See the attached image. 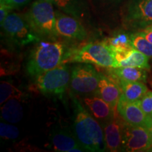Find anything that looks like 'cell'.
<instances>
[{
	"label": "cell",
	"instance_id": "16",
	"mask_svg": "<svg viewBox=\"0 0 152 152\" xmlns=\"http://www.w3.org/2000/svg\"><path fill=\"white\" fill-rule=\"evenodd\" d=\"M115 67H137L149 70V57L133 48L127 52H113Z\"/></svg>",
	"mask_w": 152,
	"mask_h": 152
},
{
	"label": "cell",
	"instance_id": "13",
	"mask_svg": "<svg viewBox=\"0 0 152 152\" xmlns=\"http://www.w3.org/2000/svg\"><path fill=\"white\" fill-rule=\"evenodd\" d=\"M125 121L115 115L111 121L102 126L104 140L107 151L115 152L123 151V136Z\"/></svg>",
	"mask_w": 152,
	"mask_h": 152
},
{
	"label": "cell",
	"instance_id": "20",
	"mask_svg": "<svg viewBox=\"0 0 152 152\" xmlns=\"http://www.w3.org/2000/svg\"><path fill=\"white\" fill-rule=\"evenodd\" d=\"M105 43L111 49L113 52H127L134 48L131 44L130 35L124 33L118 34L107 39Z\"/></svg>",
	"mask_w": 152,
	"mask_h": 152
},
{
	"label": "cell",
	"instance_id": "21",
	"mask_svg": "<svg viewBox=\"0 0 152 152\" xmlns=\"http://www.w3.org/2000/svg\"><path fill=\"white\" fill-rule=\"evenodd\" d=\"M130 38L131 44L134 49L149 58H152V43L144 37L142 31L131 34Z\"/></svg>",
	"mask_w": 152,
	"mask_h": 152
},
{
	"label": "cell",
	"instance_id": "23",
	"mask_svg": "<svg viewBox=\"0 0 152 152\" xmlns=\"http://www.w3.org/2000/svg\"><path fill=\"white\" fill-rule=\"evenodd\" d=\"M0 135L7 140H14L19 135V130L16 126L5 123H0Z\"/></svg>",
	"mask_w": 152,
	"mask_h": 152
},
{
	"label": "cell",
	"instance_id": "15",
	"mask_svg": "<svg viewBox=\"0 0 152 152\" xmlns=\"http://www.w3.org/2000/svg\"><path fill=\"white\" fill-rule=\"evenodd\" d=\"M94 94L103 99L115 109L122 94V90L118 83L112 77L110 78L105 75H101L97 90Z\"/></svg>",
	"mask_w": 152,
	"mask_h": 152
},
{
	"label": "cell",
	"instance_id": "19",
	"mask_svg": "<svg viewBox=\"0 0 152 152\" xmlns=\"http://www.w3.org/2000/svg\"><path fill=\"white\" fill-rule=\"evenodd\" d=\"M23 110L20 102L14 97L8 100L1 107V117L6 121L16 123L21 121Z\"/></svg>",
	"mask_w": 152,
	"mask_h": 152
},
{
	"label": "cell",
	"instance_id": "14",
	"mask_svg": "<svg viewBox=\"0 0 152 152\" xmlns=\"http://www.w3.org/2000/svg\"><path fill=\"white\" fill-rule=\"evenodd\" d=\"M51 144L56 151L73 152L85 151L75 133L66 128L54 130L50 137Z\"/></svg>",
	"mask_w": 152,
	"mask_h": 152
},
{
	"label": "cell",
	"instance_id": "29",
	"mask_svg": "<svg viewBox=\"0 0 152 152\" xmlns=\"http://www.w3.org/2000/svg\"><path fill=\"white\" fill-rule=\"evenodd\" d=\"M149 130H150V132H151V137H152V127L151 128H149Z\"/></svg>",
	"mask_w": 152,
	"mask_h": 152
},
{
	"label": "cell",
	"instance_id": "22",
	"mask_svg": "<svg viewBox=\"0 0 152 152\" xmlns=\"http://www.w3.org/2000/svg\"><path fill=\"white\" fill-rule=\"evenodd\" d=\"M20 92L11 83L2 81L0 85V104H3L9 99L20 96Z\"/></svg>",
	"mask_w": 152,
	"mask_h": 152
},
{
	"label": "cell",
	"instance_id": "3",
	"mask_svg": "<svg viewBox=\"0 0 152 152\" xmlns=\"http://www.w3.org/2000/svg\"><path fill=\"white\" fill-rule=\"evenodd\" d=\"M25 18L40 39H57L56 13L52 3L45 0L35 1L25 15Z\"/></svg>",
	"mask_w": 152,
	"mask_h": 152
},
{
	"label": "cell",
	"instance_id": "31",
	"mask_svg": "<svg viewBox=\"0 0 152 152\" xmlns=\"http://www.w3.org/2000/svg\"><path fill=\"white\" fill-rule=\"evenodd\" d=\"M150 117H151V120H152V114H151V115H150Z\"/></svg>",
	"mask_w": 152,
	"mask_h": 152
},
{
	"label": "cell",
	"instance_id": "10",
	"mask_svg": "<svg viewBox=\"0 0 152 152\" xmlns=\"http://www.w3.org/2000/svg\"><path fill=\"white\" fill-rule=\"evenodd\" d=\"M116 109L120 116L128 124L149 129L152 127L151 117L144 113L140 105L139 101L130 102L121 94Z\"/></svg>",
	"mask_w": 152,
	"mask_h": 152
},
{
	"label": "cell",
	"instance_id": "5",
	"mask_svg": "<svg viewBox=\"0 0 152 152\" xmlns=\"http://www.w3.org/2000/svg\"><path fill=\"white\" fill-rule=\"evenodd\" d=\"M1 27L3 28L4 34L9 41L17 46H25L40 40L25 16L16 13H10Z\"/></svg>",
	"mask_w": 152,
	"mask_h": 152
},
{
	"label": "cell",
	"instance_id": "28",
	"mask_svg": "<svg viewBox=\"0 0 152 152\" xmlns=\"http://www.w3.org/2000/svg\"><path fill=\"white\" fill-rule=\"evenodd\" d=\"M142 33H143L144 37L147 38L150 42L152 43V29L145 28V29L142 30Z\"/></svg>",
	"mask_w": 152,
	"mask_h": 152
},
{
	"label": "cell",
	"instance_id": "4",
	"mask_svg": "<svg viewBox=\"0 0 152 152\" xmlns=\"http://www.w3.org/2000/svg\"><path fill=\"white\" fill-rule=\"evenodd\" d=\"M66 61L94 64L102 67H115L113 51L105 42L87 44L71 53Z\"/></svg>",
	"mask_w": 152,
	"mask_h": 152
},
{
	"label": "cell",
	"instance_id": "26",
	"mask_svg": "<svg viewBox=\"0 0 152 152\" xmlns=\"http://www.w3.org/2000/svg\"><path fill=\"white\" fill-rule=\"evenodd\" d=\"M45 1H49L60 9H67L71 7L73 0H45Z\"/></svg>",
	"mask_w": 152,
	"mask_h": 152
},
{
	"label": "cell",
	"instance_id": "2",
	"mask_svg": "<svg viewBox=\"0 0 152 152\" xmlns=\"http://www.w3.org/2000/svg\"><path fill=\"white\" fill-rule=\"evenodd\" d=\"M71 54L69 48L62 42L56 39H43L37 42L30 52L26 64L27 72L36 77L63 64Z\"/></svg>",
	"mask_w": 152,
	"mask_h": 152
},
{
	"label": "cell",
	"instance_id": "12",
	"mask_svg": "<svg viewBox=\"0 0 152 152\" xmlns=\"http://www.w3.org/2000/svg\"><path fill=\"white\" fill-rule=\"evenodd\" d=\"M83 105L91 115L103 126L115 116V109L103 99L95 94L85 96Z\"/></svg>",
	"mask_w": 152,
	"mask_h": 152
},
{
	"label": "cell",
	"instance_id": "7",
	"mask_svg": "<svg viewBox=\"0 0 152 152\" xmlns=\"http://www.w3.org/2000/svg\"><path fill=\"white\" fill-rule=\"evenodd\" d=\"M101 74L88 64H83L73 68L71 73L70 85L76 94H94L97 90Z\"/></svg>",
	"mask_w": 152,
	"mask_h": 152
},
{
	"label": "cell",
	"instance_id": "1",
	"mask_svg": "<svg viewBox=\"0 0 152 152\" xmlns=\"http://www.w3.org/2000/svg\"><path fill=\"white\" fill-rule=\"evenodd\" d=\"M73 132L85 151H104L106 144L102 125L78 99L73 96Z\"/></svg>",
	"mask_w": 152,
	"mask_h": 152
},
{
	"label": "cell",
	"instance_id": "6",
	"mask_svg": "<svg viewBox=\"0 0 152 152\" xmlns=\"http://www.w3.org/2000/svg\"><path fill=\"white\" fill-rule=\"evenodd\" d=\"M71 81L68 67L61 64L57 67L36 76L35 85L42 94L59 96L64 94Z\"/></svg>",
	"mask_w": 152,
	"mask_h": 152
},
{
	"label": "cell",
	"instance_id": "30",
	"mask_svg": "<svg viewBox=\"0 0 152 152\" xmlns=\"http://www.w3.org/2000/svg\"><path fill=\"white\" fill-rule=\"evenodd\" d=\"M150 28V29H152V25H151V26H150L149 27H148V28Z\"/></svg>",
	"mask_w": 152,
	"mask_h": 152
},
{
	"label": "cell",
	"instance_id": "9",
	"mask_svg": "<svg viewBox=\"0 0 152 152\" xmlns=\"http://www.w3.org/2000/svg\"><path fill=\"white\" fill-rule=\"evenodd\" d=\"M123 151H146L152 148V137L149 128L134 126L125 122L123 136Z\"/></svg>",
	"mask_w": 152,
	"mask_h": 152
},
{
	"label": "cell",
	"instance_id": "24",
	"mask_svg": "<svg viewBox=\"0 0 152 152\" xmlns=\"http://www.w3.org/2000/svg\"><path fill=\"white\" fill-rule=\"evenodd\" d=\"M139 103L144 113L150 116L152 114V91H148Z\"/></svg>",
	"mask_w": 152,
	"mask_h": 152
},
{
	"label": "cell",
	"instance_id": "25",
	"mask_svg": "<svg viewBox=\"0 0 152 152\" xmlns=\"http://www.w3.org/2000/svg\"><path fill=\"white\" fill-rule=\"evenodd\" d=\"M11 10L12 9L9 5L1 1V4H0V23H1V26L3 24L6 18L10 14Z\"/></svg>",
	"mask_w": 152,
	"mask_h": 152
},
{
	"label": "cell",
	"instance_id": "17",
	"mask_svg": "<svg viewBox=\"0 0 152 152\" xmlns=\"http://www.w3.org/2000/svg\"><path fill=\"white\" fill-rule=\"evenodd\" d=\"M146 70L137 67H111L109 73H111L112 78L115 80L145 83L148 77Z\"/></svg>",
	"mask_w": 152,
	"mask_h": 152
},
{
	"label": "cell",
	"instance_id": "27",
	"mask_svg": "<svg viewBox=\"0 0 152 152\" xmlns=\"http://www.w3.org/2000/svg\"><path fill=\"white\" fill-rule=\"evenodd\" d=\"M1 1L7 4L11 9H14L26 5L29 2L30 0H1Z\"/></svg>",
	"mask_w": 152,
	"mask_h": 152
},
{
	"label": "cell",
	"instance_id": "18",
	"mask_svg": "<svg viewBox=\"0 0 152 152\" xmlns=\"http://www.w3.org/2000/svg\"><path fill=\"white\" fill-rule=\"evenodd\" d=\"M122 90V96L130 102H138L148 92L147 85L142 82H129L113 79Z\"/></svg>",
	"mask_w": 152,
	"mask_h": 152
},
{
	"label": "cell",
	"instance_id": "11",
	"mask_svg": "<svg viewBox=\"0 0 152 152\" xmlns=\"http://www.w3.org/2000/svg\"><path fill=\"white\" fill-rule=\"evenodd\" d=\"M56 29L58 37L70 40H84L86 30L77 19L66 14L56 13Z\"/></svg>",
	"mask_w": 152,
	"mask_h": 152
},
{
	"label": "cell",
	"instance_id": "8",
	"mask_svg": "<svg viewBox=\"0 0 152 152\" xmlns=\"http://www.w3.org/2000/svg\"><path fill=\"white\" fill-rule=\"evenodd\" d=\"M123 20L132 29L142 30L149 27L152 25V0H130Z\"/></svg>",
	"mask_w": 152,
	"mask_h": 152
}]
</instances>
